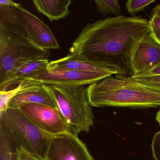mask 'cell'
I'll use <instances>...</instances> for the list:
<instances>
[{"instance_id":"23","label":"cell","mask_w":160,"mask_h":160,"mask_svg":"<svg viewBox=\"0 0 160 160\" xmlns=\"http://www.w3.org/2000/svg\"><path fill=\"white\" fill-rule=\"evenodd\" d=\"M17 152L19 160H42L29 154L20 147L18 148Z\"/></svg>"},{"instance_id":"6","label":"cell","mask_w":160,"mask_h":160,"mask_svg":"<svg viewBox=\"0 0 160 160\" xmlns=\"http://www.w3.org/2000/svg\"><path fill=\"white\" fill-rule=\"evenodd\" d=\"M19 109L33 124L52 135L72 132L68 121L59 108L31 103L25 105Z\"/></svg>"},{"instance_id":"19","label":"cell","mask_w":160,"mask_h":160,"mask_svg":"<svg viewBox=\"0 0 160 160\" xmlns=\"http://www.w3.org/2000/svg\"><path fill=\"white\" fill-rule=\"evenodd\" d=\"M125 78L141 84L149 88L160 92V75H140L132 76L129 77L125 76Z\"/></svg>"},{"instance_id":"12","label":"cell","mask_w":160,"mask_h":160,"mask_svg":"<svg viewBox=\"0 0 160 160\" xmlns=\"http://www.w3.org/2000/svg\"><path fill=\"white\" fill-rule=\"evenodd\" d=\"M31 103L59 108L56 100L45 85H41L37 88L19 93L11 100L8 108H19L25 105Z\"/></svg>"},{"instance_id":"20","label":"cell","mask_w":160,"mask_h":160,"mask_svg":"<svg viewBox=\"0 0 160 160\" xmlns=\"http://www.w3.org/2000/svg\"><path fill=\"white\" fill-rule=\"evenodd\" d=\"M155 2V0H129L125 3L126 10L129 14L135 16L141 11H144L148 5Z\"/></svg>"},{"instance_id":"27","label":"cell","mask_w":160,"mask_h":160,"mask_svg":"<svg viewBox=\"0 0 160 160\" xmlns=\"http://www.w3.org/2000/svg\"><path fill=\"white\" fill-rule=\"evenodd\" d=\"M156 120L158 122L160 125V109L159 111L157 112V115H156Z\"/></svg>"},{"instance_id":"5","label":"cell","mask_w":160,"mask_h":160,"mask_svg":"<svg viewBox=\"0 0 160 160\" xmlns=\"http://www.w3.org/2000/svg\"><path fill=\"white\" fill-rule=\"evenodd\" d=\"M18 146L29 154L46 160L48 151L54 136L42 131L28 119L19 108H8L0 113Z\"/></svg>"},{"instance_id":"7","label":"cell","mask_w":160,"mask_h":160,"mask_svg":"<svg viewBox=\"0 0 160 160\" xmlns=\"http://www.w3.org/2000/svg\"><path fill=\"white\" fill-rule=\"evenodd\" d=\"M111 72H92L67 69H46L28 79L40 85L59 86H87L112 76Z\"/></svg>"},{"instance_id":"1","label":"cell","mask_w":160,"mask_h":160,"mask_svg":"<svg viewBox=\"0 0 160 160\" xmlns=\"http://www.w3.org/2000/svg\"><path fill=\"white\" fill-rule=\"evenodd\" d=\"M150 30L149 20L141 16L99 19L84 27L68 55L131 77L135 51Z\"/></svg>"},{"instance_id":"16","label":"cell","mask_w":160,"mask_h":160,"mask_svg":"<svg viewBox=\"0 0 160 160\" xmlns=\"http://www.w3.org/2000/svg\"><path fill=\"white\" fill-rule=\"evenodd\" d=\"M19 147L9 128L0 120V160H19L17 152Z\"/></svg>"},{"instance_id":"17","label":"cell","mask_w":160,"mask_h":160,"mask_svg":"<svg viewBox=\"0 0 160 160\" xmlns=\"http://www.w3.org/2000/svg\"><path fill=\"white\" fill-rule=\"evenodd\" d=\"M39 83L31 79L21 80L17 87L8 91H0V113L3 112L8 108L12 99L21 92L37 88L40 87Z\"/></svg>"},{"instance_id":"11","label":"cell","mask_w":160,"mask_h":160,"mask_svg":"<svg viewBox=\"0 0 160 160\" xmlns=\"http://www.w3.org/2000/svg\"><path fill=\"white\" fill-rule=\"evenodd\" d=\"M21 7L0 6V28L29 40Z\"/></svg>"},{"instance_id":"15","label":"cell","mask_w":160,"mask_h":160,"mask_svg":"<svg viewBox=\"0 0 160 160\" xmlns=\"http://www.w3.org/2000/svg\"><path fill=\"white\" fill-rule=\"evenodd\" d=\"M48 59L37 60L26 63L12 75L1 91H8L11 86L18 85L21 80L31 78L46 70L49 63Z\"/></svg>"},{"instance_id":"21","label":"cell","mask_w":160,"mask_h":160,"mask_svg":"<svg viewBox=\"0 0 160 160\" xmlns=\"http://www.w3.org/2000/svg\"><path fill=\"white\" fill-rule=\"evenodd\" d=\"M149 23L151 32L154 38L160 43V16L152 15Z\"/></svg>"},{"instance_id":"3","label":"cell","mask_w":160,"mask_h":160,"mask_svg":"<svg viewBox=\"0 0 160 160\" xmlns=\"http://www.w3.org/2000/svg\"><path fill=\"white\" fill-rule=\"evenodd\" d=\"M61 113L68 121L73 133L88 132L94 116L86 86L47 85Z\"/></svg>"},{"instance_id":"14","label":"cell","mask_w":160,"mask_h":160,"mask_svg":"<svg viewBox=\"0 0 160 160\" xmlns=\"http://www.w3.org/2000/svg\"><path fill=\"white\" fill-rule=\"evenodd\" d=\"M32 2L40 13L53 22L68 16L72 2L71 0H33Z\"/></svg>"},{"instance_id":"25","label":"cell","mask_w":160,"mask_h":160,"mask_svg":"<svg viewBox=\"0 0 160 160\" xmlns=\"http://www.w3.org/2000/svg\"><path fill=\"white\" fill-rule=\"evenodd\" d=\"M143 75H160V64L143 73Z\"/></svg>"},{"instance_id":"2","label":"cell","mask_w":160,"mask_h":160,"mask_svg":"<svg viewBox=\"0 0 160 160\" xmlns=\"http://www.w3.org/2000/svg\"><path fill=\"white\" fill-rule=\"evenodd\" d=\"M88 92L90 103L94 107H160V92L130 81L124 76L108 77L89 85Z\"/></svg>"},{"instance_id":"4","label":"cell","mask_w":160,"mask_h":160,"mask_svg":"<svg viewBox=\"0 0 160 160\" xmlns=\"http://www.w3.org/2000/svg\"><path fill=\"white\" fill-rule=\"evenodd\" d=\"M49 55V50L28 39L0 28V88L21 66L32 61L48 59Z\"/></svg>"},{"instance_id":"8","label":"cell","mask_w":160,"mask_h":160,"mask_svg":"<svg viewBox=\"0 0 160 160\" xmlns=\"http://www.w3.org/2000/svg\"><path fill=\"white\" fill-rule=\"evenodd\" d=\"M46 160H94L78 135L64 132L53 136Z\"/></svg>"},{"instance_id":"18","label":"cell","mask_w":160,"mask_h":160,"mask_svg":"<svg viewBox=\"0 0 160 160\" xmlns=\"http://www.w3.org/2000/svg\"><path fill=\"white\" fill-rule=\"evenodd\" d=\"M96 10L103 16L112 14L118 16L121 12V6L118 0H95Z\"/></svg>"},{"instance_id":"26","label":"cell","mask_w":160,"mask_h":160,"mask_svg":"<svg viewBox=\"0 0 160 160\" xmlns=\"http://www.w3.org/2000/svg\"><path fill=\"white\" fill-rule=\"evenodd\" d=\"M152 15L160 16V4L156 5L152 10Z\"/></svg>"},{"instance_id":"10","label":"cell","mask_w":160,"mask_h":160,"mask_svg":"<svg viewBox=\"0 0 160 160\" xmlns=\"http://www.w3.org/2000/svg\"><path fill=\"white\" fill-rule=\"evenodd\" d=\"M21 10L26 19L29 40L42 49H59V45L49 27L27 9L22 7Z\"/></svg>"},{"instance_id":"24","label":"cell","mask_w":160,"mask_h":160,"mask_svg":"<svg viewBox=\"0 0 160 160\" xmlns=\"http://www.w3.org/2000/svg\"><path fill=\"white\" fill-rule=\"evenodd\" d=\"M0 6H10L20 8L21 5L20 3H17L11 0H0Z\"/></svg>"},{"instance_id":"13","label":"cell","mask_w":160,"mask_h":160,"mask_svg":"<svg viewBox=\"0 0 160 160\" xmlns=\"http://www.w3.org/2000/svg\"><path fill=\"white\" fill-rule=\"evenodd\" d=\"M67 69L92 72H111L116 75L115 72L103 66L69 55L59 59L49 62L47 69Z\"/></svg>"},{"instance_id":"9","label":"cell","mask_w":160,"mask_h":160,"mask_svg":"<svg viewBox=\"0 0 160 160\" xmlns=\"http://www.w3.org/2000/svg\"><path fill=\"white\" fill-rule=\"evenodd\" d=\"M160 64V43L150 30L137 48L132 59L133 75H138Z\"/></svg>"},{"instance_id":"22","label":"cell","mask_w":160,"mask_h":160,"mask_svg":"<svg viewBox=\"0 0 160 160\" xmlns=\"http://www.w3.org/2000/svg\"><path fill=\"white\" fill-rule=\"evenodd\" d=\"M152 155L155 160H160V131L154 134L152 143Z\"/></svg>"}]
</instances>
